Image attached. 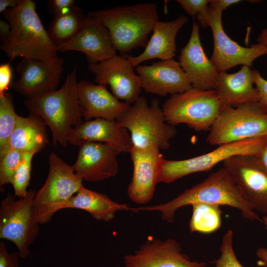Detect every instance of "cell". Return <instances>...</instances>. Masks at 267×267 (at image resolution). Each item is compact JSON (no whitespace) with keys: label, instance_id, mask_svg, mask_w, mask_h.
<instances>
[{"label":"cell","instance_id":"1","mask_svg":"<svg viewBox=\"0 0 267 267\" xmlns=\"http://www.w3.org/2000/svg\"><path fill=\"white\" fill-rule=\"evenodd\" d=\"M198 203L230 206L239 210L245 219L262 221L259 216L243 198L229 173L223 167L211 173L201 182L184 190L170 201L134 208L131 211H158L161 213L163 220L173 223L178 210Z\"/></svg>","mask_w":267,"mask_h":267},{"label":"cell","instance_id":"2","mask_svg":"<svg viewBox=\"0 0 267 267\" xmlns=\"http://www.w3.org/2000/svg\"><path fill=\"white\" fill-rule=\"evenodd\" d=\"M11 27L0 49L9 58L22 57L53 62L58 57L56 45L44 28L32 0H21L15 7L2 13Z\"/></svg>","mask_w":267,"mask_h":267},{"label":"cell","instance_id":"3","mask_svg":"<svg viewBox=\"0 0 267 267\" xmlns=\"http://www.w3.org/2000/svg\"><path fill=\"white\" fill-rule=\"evenodd\" d=\"M108 30L116 50L125 54L145 47L159 15L156 3L143 2L90 12Z\"/></svg>","mask_w":267,"mask_h":267},{"label":"cell","instance_id":"4","mask_svg":"<svg viewBox=\"0 0 267 267\" xmlns=\"http://www.w3.org/2000/svg\"><path fill=\"white\" fill-rule=\"evenodd\" d=\"M77 76L75 67L59 89L39 97L27 98L24 101L30 114L40 117L49 128L54 145L66 147L70 130L84 122L77 95Z\"/></svg>","mask_w":267,"mask_h":267},{"label":"cell","instance_id":"5","mask_svg":"<svg viewBox=\"0 0 267 267\" xmlns=\"http://www.w3.org/2000/svg\"><path fill=\"white\" fill-rule=\"evenodd\" d=\"M158 99L148 105L146 98L140 96L129 110L116 121L129 132L133 146L145 148L153 146L160 150L170 147L176 135L175 126L168 123Z\"/></svg>","mask_w":267,"mask_h":267},{"label":"cell","instance_id":"6","mask_svg":"<svg viewBox=\"0 0 267 267\" xmlns=\"http://www.w3.org/2000/svg\"><path fill=\"white\" fill-rule=\"evenodd\" d=\"M222 105L215 89L192 88L171 95L162 104L166 121L173 126L186 124L195 131H210Z\"/></svg>","mask_w":267,"mask_h":267},{"label":"cell","instance_id":"7","mask_svg":"<svg viewBox=\"0 0 267 267\" xmlns=\"http://www.w3.org/2000/svg\"><path fill=\"white\" fill-rule=\"evenodd\" d=\"M48 164L47 178L36 192L33 202L34 218L39 224L50 222L83 185V180L76 174L72 165L55 153L49 155Z\"/></svg>","mask_w":267,"mask_h":267},{"label":"cell","instance_id":"8","mask_svg":"<svg viewBox=\"0 0 267 267\" xmlns=\"http://www.w3.org/2000/svg\"><path fill=\"white\" fill-rule=\"evenodd\" d=\"M267 134V112L257 102L222 107L206 141L211 145L219 146Z\"/></svg>","mask_w":267,"mask_h":267},{"label":"cell","instance_id":"9","mask_svg":"<svg viewBox=\"0 0 267 267\" xmlns=\"http://www.w3.org/2000/svg\"><path fill=\"white\" fill-rule=\"evenodd\" d=\"M267 143V138L262 136L222 144L211 152L187 159L169 160L163 158L158 170L157 182L170 183L191 174L210 171L234 156L256 155Z\"/></svg>","mask_w":267,"mask_h":267},{"label":"cell","instance_id":"10","mask_svg":"<svg viewBox=\"0 0 267 267\" xmlns=\"http://www.w3.org/2000/svg\"><path fill=\"white\" fill-rule=\"evenodd\" d=\"M36 192L31 189L25 197L16 200L9 192L0 201V238L13 242L21 258L29 255L30 247L39 233L40 224L33 213Z\"/></svg>","mask_w":267,"mask_h":267},{"label":"cell","instance_id":"11","mask_svg":"<svg viewBox=\"0 0 267 267\" xmlns=\"http://www.w3.org/2000/svg\"><path fill=\"white\" fill-rule=\"evenodd\" d=\"M222 11L212 1L208 5L207 22L211 29L214 48L210 60L219 72H226L237 65L251 67L257 58L267 54V47L256 44L244 47L224 32L222 22Z\"/></svg>","mask_w":267,"mask_h":267},{"label":"cell","instance_id":"12","mask_svg":"<svg viewBox=\"0 0 267 267\" xmlns=\"http://www.w3.org/2000/svg\"><path fill=\"white\" fill-rule=\"evenodd\" d=\"M222 164L247 202L254 210L267 214V174L253 156H234Z\"/></svg>","mask_w":267,"mask_h":267},{"label":"cell","instance_id":"13","mask_svg":"<svg viewBox=\"0 0 267 267\" xmlns=\"http://www.w3.org/2000/svg\"><path fill=\"white\" fill-rule=\"evenodd\" d=\"M127 57L117 54L101 62L89 64V70L97 84L109 85L112 93L130 105L140 96L141 81Z\"/></svg>","mask_w":267,"mask_h":267},{"label":"cell","instance_id":"14","mask_svg":"<svg viewBox=\"0 0 267 267\" xmlns=\"http://www.w3.org/2000/svg\"><path fill=\"white\" fill-rule=\"evenodd\" d=\"M64 60L58 57L53 62L23 58L17 65L18 80L11 87L27 98L43 96L57 89L64 67Z\"/></svg>","mask_w":267,"mask_h":267},{"label":"cell","instance_id":"15","mask_svg":"<svg viewBox=\"0 0 267 267\" xmlns=\"http://www.w3.org/2000/svg\"><path fill=\"white\" fill-rule=\"evenodd\" d=\"M124 267H207V264L191 261L174 239L151 237L133 254L124 256Z\"/></svg>","mask_w":267,"mask_h":267},{"label":"cell","instance_id":"16","mask_svg":"<svg viewBox=\"0 0 267 267\" xmlns=\"http://www.w3.org/2000/svg\"><path fill=\"white\" fill-rule=\"evenodd\" d=\"M129 153L133 174L127 193L133 202L145 204L153 197L159 166L164 157L160 150L153 146L138 148L133 145Z\"/></svg>","mask_w":267,"mask_h":267},{"label":"cell","instance_id":"17","mask_svg":"<svg viewBox=\"0 0 267 267\" xmlns=\"http://www.w3.org/2000/svg\"><path fill=\"white\" fill-rule=\"evenodd\" d=\"M135 71L146 93L164 96L181 93L193 88L179 62L174 58L139 65Z\"/></svg>","mask_w":267,"mask_h":267},{"label":"cell","instance_id":"18","mask_svg":"<svg viewBox=\"0 0 267 267\" xmlns=\"http://www.w3.org/2000/svg\"><path fill=\"white\" fill-rule=\"evenodd\" d=\"M78 146L77 159L72 167L83 180L97 182L116 176L120 153L117 150L106 143L89 141H82Z\"/></svg>","mask_w":267,"mask_h":267},{"label":"cell","instance_id":"19","mask_svg":"<svg viewBox=\"0 0 267 267\" xmlns=\"http://www.w3.org/2000/svg\"><path fill=\"white\" fill-rule=\"evenodd\" d=\"M56 46L58 51L84 53L89 64L103 62L116 55L108 29L98 20L89 16L75 36Z\"/></svg>","mask_w":267,"mask_h":267},{"label":"cell","instance_id":"20","mask_svg":"<svg viewBox=\"0 0 267 267\" xmlns=\"http://www.w3.org/2000/svg\"><path fill=\"white\" fill-rule=\"evenodd\" d=\"M179 63L192 87L215 89L219 72L207 56L202 46L198 23L193 21L191 35L178 56Z\"/></svg>","mask_w":267,"mask_h":267},{"label":"cell","instance_id":"21","mask_svg":"<svg viewBox=\"0 0 267 267\" xmlns=\"http://www.w3.org/2000/svg\"><path fill=\"white\" fill-rule=\"evenodd\" d=\"M77 91L85 121L99 118L116 120L131 106L120 101L108 91L105 86L82 80L77 83Z\"/></svg>","mask_w":267,"mask_h":267},{"label":"cell","instance_id":"22","mask_svg":"<svg viewBox=\"0 0 267 267\" xmlns=\"http://www.w3.org/2000/svg\"><path fill=\"white\" fill-rule=\"evenodd\" d=\"M68 142L77 145L83 141L107 144L120 153L129 152L133 143L128 131L116 120L95 119L84 122L72 128L67 137Z\"/></svg>","mask_w":267,"mask_h":267},{"label":"cell","instance_id":"23","mask_svg":"<svg viewBox=\"0 0 267 267\" xmlns=\"http://www.w3.org/2000/svg\"><path fill=\"white\" fill-rule=\"evenodd\" d=\"M214 89L221 101L222 108L237 107L258 100L254 70L247 66H242L234 73L219 72Z\"/></svg>","mask_w":267,"mask_h":267},{"label":"cell","instance_id":"24","mask_svg":"<svg viewBox=\"0 0 267 267\" xmlns=\"http://www.w3.org/2000/svg\"><path fill=\"white\" fill-rule=\"evenodd\" d=\"M189 20L187 16L182 14L170 21L158 20L143 51L136 56H126L132 66L134 68L144 61L152 59L165 60L173 58L177 49V35Z\"/></svg>","mask_w":267,"mask_h":267},{"label":"cell","instance_id":"25","mask_svg":"<svg viewBox=\"0 0 267 267\" xmlns=\"http://www.w3.org/2000/svg\"><path fill=\"white\" fill-rule=\"evenodd\" d=\"M46 126L43 120L36 115L19 116L9 139L10 150L22 153H38L48 142Z\"/></svg>","mask_w":267,"mask_h":267},{"label":"cell","instance_id":"26","mask_svg":"<svg viewBox=\"0 0 267 267\" xmlns=\"http://www.w3.org/2000/svg\"><path fill=\"white\" fill-rule=\"evenodd\" d=\"M74 208L84 210L98 221L110 222L116 212L131 211L128 205L113 201L105 194L91 190L83 185L62 209Z\"/></svg>","mask_w":267,"mask_h":267},{"label":"cell","instance_id":"27","mask_svg":"<svg viewBox=\"0 0 267 267\" xmlns=\"http://www.w3.org/2000/svg\"><path fill=\"white\" fill-rule=\"evenodd\" d=\"M88 18L82 10L75 6L67 13L54 15L49 24L48 34L56 45L66 43L78 33Z\"/></svg>","mask_w":267,"mask_h":267},{"label":"cell","instance_id":"28","mask_svg":"<svg viewBox=\"0 0 267 267\" xmlns=\"http://www.w3.org/2000/svg\"><path fill=\"white\" fill-rule=\"evenodd\" d=\"M191 206L192 212L189 223L190 232L211 233L221 227L222 212L219 205L198 203Z\"/></svg>","mask_w":267,"mask_h":267},{"label":"cell","instance_id":"29","mask_svg":"<svg viewBox=\"0 0 267 267\" xmlns=\"http://www.w3.org/2000/svg\"><path fill=\"white\" fill-rule=\"evenodd\" d=\"M18 116L15 111L13 96L6 92L0 95V157L10 150L9 139Z\"/></svg>","mask_w":267,"mask_h":267},{"label":"cell","instance_id":"30","mask_svg":"<svg viewBox=\"0 0 267 267\" xmlns=\"http://www.w3.org/2000/svg\"><path fill=\"white\" fill-rule=\"evenodd\" d=\"M34 154L33 153H22L21 161L11 183L14 196L16 197L24 198L28 193L27 188L31 178L32 160Z\"/></svg>","mask_w":267,"mask_h":267},{"label":"cell","instance_id":"31","mask_svg":"<svg viewBox=\"0 0 267 267\" xmlns=\"http://www.w3.org/2000/svg\"><path fill=\"white\" fill-rule=\"evenodd\" d=\"M22 158V153L10 150L0 157V190L3 192L4 186L11 183L16 170Z\"/></svg>","mask_w":267,"mask_h":267},{"label":"cell","instance_id":"32","mask_svg":"<svg viewBox=\"0 0 267 267\" xmlns=\"http://www.w3.org/2000/svg\"><path fill=\"white\" fill-rule=\"evenodd\" d=\"M233 233L228 230L223 236L220 248L221 255L216 261V267H244L236 258L233 247Z\"/></svg>","mask_w":267,"mask_h":267},{"label":"cell","instance_id":"33","mask_svg":"<svg viewBox=\"0 0 267 267\" xmlns=\"http://www.w3.org/2000/svg\"><path fill=\"white\" fill-rule=\"evenodd\" d=\"M210 0H177L183 9L190 15L195 17L204 28L208 27L207 17Z\"/></svg>","mask_w":267,"mask_h":267},{"label":"cell","instance_id":"34","mask_svg":"<svg viewBox=\"0 0 267 267\" xmlns=\"http://www.w3.org/2000/svg\"><path fill=\"white\" fill-rule=\"evenodd\" d=\"M254 84L258 92V102L267 112V80L258 70H254Z\"/></svg>","mask_w":267,"mask_h":267},{"label":"cell","instance_id":"35","mask_svg":"<svg viewBox=\"0 0 267 267\" xmlns=\"http://www.w3.org/2000/svg\"><path fill=\"white\" fill-rule=\"evenodd\" d=\"M19 257L17 252L9 253L5 243L0 241V267H19Z\"/></svg>","mask_w":267,"mask_h":267},{"label":"cell","instance_id":"36","mask_svg":"<svg viewBox=\"0 0 267 267\" xmlns=\"http://www.w3.org/2000/svg\"><path fill=\"white\" fill-rule=\"evenodd\" d=\"M74 0H50L48 2V9L54 15L67 13L75 7Z\"/></svg>","mask_w":267,"mask_h":267},{"label":"cell","instance_id":"37","mask_svg":"<svg viewBox=\"0 0 267 267\" xmlns=\"http://www.w3.org/2000/svg\"><path fill=\"white\" fill-rule=\"evenodd\" d=\"M11 62L0 65V95L5 92L12 82V69Z\"/></svg>","mask_w":267,"mask_h":267},{"label":"cell","instance_id":"38","mask_svg":"<svg viewBox=\"0 0 267 267\" xmlns=\"http://www.w3.org/2000/svg\"><path fill=\"white\" fill-rule=\"evenodd\" d=\"M253 158L258 166L267 174V143L259 154L253 156Z\"/></svg>","mask_w":267,"mask_h":267},{"label":"cell","instance_id":"39","mask_svg":"<svg viewBox=\"0 0 267 267\" xmlns=\"http://www.w3.org/2000/svg\"><path fill=\"white\" fill-rule=\"evenodd\" d=\"M11 30V27L8 22L0 19V39L1 42L8 37Z\"/></svg>","mask_w":267,"mask_h":267},{"label":"cell","instance_id":"40","mask_svg":"<svg viewBox=\"0 0 267 267\" xmlns=\"http://www.w3.org/2000/svg\"><path fill=\"white\" fill-rule=\"evenodd\" d=\"M256 256L259 259V266L267 267V249L264 247L259 248L256 252Z\"/></svg>","mask_w":267,"mask_h":267},{"label":"cell","instance_id":"41","mask_svg":"<svg viewBox=\"0 0 267 267\" xmlns=\"http://www.w3.org/2000/svg\"><path fill=\"white\" fill-rule=\"evenodd\" d=\"M212 2L222 11L229 6L240 2V0H212Z\"/></svg>","mask_w":267,"mask_h":267},{"label":"cell","instance_id":"42","mask_svg":"<svg viewBox=\"0 0 267 267\" xmlns=\"http://www.w3.org/2000/svg\"><path fill=\"white\" fill-rule=\"evenodd\" d=\"M21 0H0V12L3 13L8 7L13 8L16 7Z\"/></svg>","mask_w":267,"mask_h":267},{"label":"cell","instance_id":"43","mask_svg":"<svg viewBox=\"0 0 267 267\" xmlns=\"http://www.w3.org/2000/svg\"><path fill=\"white\" fill-rule=\"evenodd\" d=\"M257 43L267 47V28L262 30L257 39Z\"/></svg>","mask_w":267,"mask_h":267},{"label":"cell","instance_id":"44","mask_svg":"<svg viewBox=\"0 0 267 267\" xmlns=\"http://www.w3.org/2000/svg\"><path fill=\"white\" fill-rule=\"evenodd\" d=\"M262 221L265 226V228L267 230V215L263 217Z\"/></svg>","mask_w":267,"mask_h":267},{"label":"cell","instance_id":"45","mask_svg":"<svg viewBox=\"0 0 267 267\" xmlns=\"http://www.w3.org/2000/svg\"><path fill=\"white\" fill-rule=\"evenodd\" d=\"M267 138V134L265 136Z\"/></svg>","mask_w":267,"mask_h":267}]
</instances>
